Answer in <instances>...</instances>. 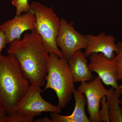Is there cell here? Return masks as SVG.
Wrapping results in <instances>:
<instances>
[{
	"instance_id": "obj_1",
	"label": "cell",
	"mask_w": 122,
	"mask_h": 122,
	"mask_svg": "<svg viewBox=\"0 0 122 122\" xmlns=\"http://www.w3.org/2000/svg\"><path fill=\"white\" fill-rule=\"evenodd\" d=\"M9 44L8 55L15 57L24 76L30 84L43 86L48 73L49 54L44 48L40 35L34 31Z\"/></svg>"
},
{
	"instance_id": "obj_2",
	"label": "cell",
	"mask_w": 122,
	"mask_h": 122,
	"mask_svg": "<svg viewBox=\"0 0 122 122\" xmlns=\"http://www.w3.org/2000/svg\"><path fill=\"white\" fill-rule=\"evenodd\" d=\"M30 84L14 56L0 55V103L8 115L15 112V107L27 93Z\"/></svg>"
},
{
	"instance_id": "obj_3",
	"label": "cell",
	"mask_w": 122,
	"mask_h": 122,
	"mask_svg": "<svg viewBox=\"0 0 122 122\" xmlns=\"http://www.w3.org/2000/svg\"><path fill=\"white\" fill-rule=\"evenodd\" d=\"M44 91L48 89L54 90L58 100V106L65 108L72 99L75 90L73 78L65 57H59L54 53H49L48 73Z\"/></svg>"
},
{
	"instance_id": "obj_4",
	"label": "cell",
	"mask_w": 122,
	"mask_h": 122,
	"mask_svg": "<svg viewBox=\"0 0 122 122\" xmlns=\"http://www.w3.org/2000/svg\"><path fill=\"white\" fill-rule=\"evenodd\" d=\"M30 5V11L36 16L35 31L41 36L46 51L49 54L54 53L59 57H63V53L56 42L60 19L54 12L52 7H46L37 1H33Z\"/></svg>"
},
{
	"instance_id": "obj_5",
	"label": "cell",
	"mask_w": 122,
	"mask_h": 122,
	"mask_svg": "<svg viewBox=\"0 0 122 122\" xmlns=\"http://www.w3.org/2000/svg\"><path fill=\"white\" fill-rule=\"evenodd\" d=\"M42 92L41 86L30 84L27 93L17 105L15 111L34 117L43 112L61 113L62 109L58 105L54 106L42 98Z\"/></svg>"
},
{
	"instance_id": "obj_6",
	"label": "cell",
	"mask_w": 122,
	"mask_h": 122,
	"mask_svg": "<svg viewBox=\"0 0 122 122\" xmlns=\"http://www.w3.org/2000/svg\"><path fill=\"white\" fill-rule=\"evenodd\" d=\"M56 42L61 49L63 56L68 60L77 52L87 46V39L75 30L73 23H69L63 18L60 19V26Z\"/></svg>"
},
{
	"instance_id": "obj_7",
	"label": "cell",
	"mask_w": 122,
	"mask_h": 122,
	"mask_svg": "<svg viewBox=\"0 0 122 122\" xmlns=\"http://www.w3.org/2000/svg\"><path fill=\"white\" fill-rule=\"evenodd\" d=\"M77 90L85 95L90 122H101L99 116L100 101L103 96L109 94L110 90L106 89L98 76L89 82H81Z\"/></svg>"
},
{
	"instance_id": "obj_8",
	"label": "cell",
	"mask_w": 122,
	"mask_h": 122,
	"mask_svg": "<svg viewBox=\"0 0 122 122\" xmlns=\"http://www.w3.org/2000/svg\"><path fill=\"white\" fill-rule=\"evenodd\" d=\"M90 60L89 66L92 72L97 73L105 85L111 86L120 94L122 86L118 84L115 59H109L102 53H92L90 56Z\"/></svg>"
},
{
	"instance_id": "obj_9",
	"label": "cell",
	"mask_w": 122,
	"mask_h": 122,
	"mask_svg": "<svg viewBox=\"0 0 122 122\" xmlns=\"http://www.w3.org/2000/svg\"><path fill=\"white\" fill-rule=\"evenodd\" d=\"M36 21L35 14L29 11L20 16H15L12 20L4 22L0 25V29L4 31L7 43L9 44L15 39L20 38L25 31L35 30Z\"/></svg>"
},
{
	"instance_id": "obj_10",
	"label": "cell",
	"mask_w": 122,
	"mask_h": 122,
	"mask_svg": "<svg viewBox=\"0 0 122 122\" xmlns=\"http://www.w3.org/2000/svg\"><path fill=\"white\" fill-rule=\"evenodd\" d=\"M87 46L84 54L88 57L92 53H102L111 60L115 59L118 52V46L114 36L107 35L106 33H100L97 35L87 34Z\"/></svg>"
},
{
	"instance_id": "obj_11",
	"label": "cell",
	"mask_w": 122,
	"mask_h": 122,
	"mask_svg": "<svg viewBox=\"0 0 122 122\" xmlns=\"http://www.w3.org/2000/svg\"><path fill=\"white\" fill-rule=\"evenodd\" d=\"M75 100L74 110L71 115H60L58 113H51V118L53 122H91L86 115L85 107L87 104L86 97L77 90L73 93Z\"/></svg>"
},
{
	"instance_id": "obj_12",
	"label": "cell",
	"mask_w": 122,
	"mask_h": 122,
	"mask_svg": "<svg viewBox=\"0 0 122 122\" xmlns=\"http://www.w3.org/2000/svg\"><path fill=\"white\" fill-rule=\"evenodd\" d=\"M87 57L81 50L77 51L68 60L75 82H86L93 79L92 72L87 63Z\"/></svg>"
},
{
	"instance_id": "obj_13",
	"label": "cell",
	"mask_w": 122,
	"mask_h": 122,
	"mask_svg": "<svg viewBox=\"0 0 122 122\" xmlns=\"http://www.w3.org/2000/svg\"><path fill=\"white\" fill-rule=\"evenodd\" d=\"M110 93L107 96L109 107V115L110 122H122V108L120 107L121 95L111 87Z\"/></svg>"
},
{
	"instance_id": "obj_14",
	"label": "cell",
	"mask_w": 122,
	"mask_h": 122,
	"mask_svg": "<svg viewBox=\"0 0 122 122\" xmlns=\"http://www.w3.org/2000/svg\"><path fill=\"white\" fill-rule=\"evenodd\" d=\"M34 118L27 114L15 112L12 114L8 116L7 122H32Z\"/></svg>"
},
{
	"instance_id": "obj_15",
	"label": "cell",
	"mask_w": 122,
	"mask_h": 122,
	"mask_svg": "<svg viewBox=\"0 0 122 122\" xmlns=\"http://www.w3.org/2000/svg\"><path fill=\"white\" fill-rule=\"evenodd\" d=\"M12 4L16 8L15 16H20L23 13L30 11V5L28 0H12Z\"/></svg>"
},
{
	"instance_id": "obj_16",
	"label": "cell",
	"mask_w": 122,
	"mask_h": 122,
	"mask_svg": "<svg viewBox=\"0 0 122 122\" xmlns=\"http://www.w3.org/2000/svg\"><path fill=\"white\" fill-rule=\"evenodd\" d=\"M106 96L103 97L100 101L102 108L99 112V116L101 122H110L109 115V107Z\"/></svg>"
},
{
	"instance_id": "obj_17",
	"label": "cell",
	"mask_w": 122,
	"mask_h": 122,
	"mask_svg": "<svg viewBox=\"0 0 122 122\" xmlns=\"http://www.w3.org/2000/svg\"><path fill=\"white\" fill-rule=\"evenodd\" d=\"M118 52L115 60L117 66L118 81H122V42L117 43Z\"/></svg>"
},
{
	"instance_id": "obj_18",
	"label": "cell",
	"mask_w": 122,
	"mask_h": 122,
	"mask_svg": "<svg viewBox=\"0 0 122 122\" xmlns=\"http://www.w3.org/2000/svg\"><path fill=\"white\" fill-rule=\"evenodd\" d=\"M8 44L7 39L4 32L0 29V55L2 50Z\"/></svg>"
},
{
	"instance_id": "obj_19",
	"label": "cell",
	"mask_w": 122,
	"mask_h": 122,
	"mask_svg": "<svg viewBox=\"0 0 122 122\" xmlns=\"http://www.w3.org/2000/svg\"><path fill=\"white\" fill-rule=\"evenodd\" d=\"M8 116L6 111L0 103V122H7Z\"/></svg>"
},
{
	"instance_id": "obj_20",
	"label": "cell",
	"mask_w": 122,
	"mask_h": 122,
	"mask_svg": "<svg viewBox=\"0 0 122 122\" xmlns=\"http://www.w3.org/2000/svg\"><path fill=\"white\" fill-rule=\"evenodd\" d=\"M35 122H53L52 119L45 117L41 118L35 120Z\"/></svg>"
},
{
	"instance_id": "obj_21",
	"label": "cell",
	"mask_w": 122,
	"mask_h": 122,
	"mask_svg": "<svg viewBox=\"0 0 122 122\" xmlns=\"http://www.w3.org/2000/svg\"><path fill=\"white\" fill-rule=\"evenodd\" d=\"M120 94H121V98L120 99V104L122 105V89L120 91Z\"/></svg>"
},
{
	"instance_id": "obj_22",
	"label": "cell",
	"mask_w": 122,
	"mask_h": 122,
	"mask_svg": "<svg viewBox=\"0 0 122 122\" xmlns=\"http://www.w3.org/2000/svg\"><path fill=\"white\" fill-rule=\"evenodd\" d=\"M121 0V1H122V0Z\"/></svg>"
}]
</instances>
